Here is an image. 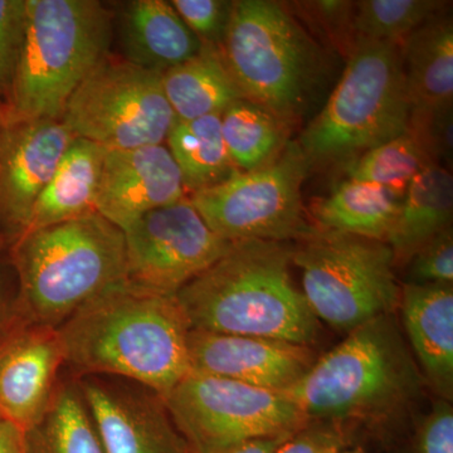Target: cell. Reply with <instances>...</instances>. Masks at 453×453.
I'll list each match as a JSON object with an SVG mask.
<instances>
[{"mask_svg": "<svg viewBox=\"0 0 453 453\" xmlns=\"http://www.w3.org/2000/svg\"><path fill=\"white\" fill-rule=\"evenodd\" d=\"M57 330L73 377L122 378L165 398L192 371L190 326L175 296L127 281L88 301Z\"/></svg>", "mask_w": 453, "mask_h": 453, "instance_id": "cell-1", "label": "cell"}, {"mask_svg": "<svg viewBox=\"0 0 453 453\" xmlns=\"http://www.w3.org/2000/svg\"><path fill=\"white\" fill-rule=\"evenodd\" d=\"M292 244L232 242L228 251L175 294L190 330L259 336L306 345L318 318L292 282Z\"/></svg>", "mask_w": 453, "mask_h": 453, "instance_id": "cell-2", "label": "cell"}, {"mask_svg": "<svg viewBox=\"0 0 453 453\" xmlns=\"http://www.w3.org/2000/svg\"><path fill=\"white\" fill-rule=\"evenodd\" d=\"M425 380L393 314L359 325L285 395L310 419L380 423L407 410Z\"/></svg>", "mask_w": 453, "mask_h": 453, "instance_id": "cell-3", "label": "cell"}, {"mask_svg": "<svg viewBox=\"0 0 453 453\" xmlns=\"http://www.w3.org/2000/svg\"><path fill=\"white\" fill-rule=\"evenodd\" d=\"M13 265L25 323L58 329L88 301L127 281L124 232L92 211L20 235Z\"/></svg>", "mask_w": 453, "mask_h": 453, "instance_id": "cell-4", "label": "cell"}, {"mask_svg": "<svg viewBox=\"0 0 453 453\" xmlns=\"http://www.w3.org/2000/svg\"><path fill=\"white\" fill-rule=\"evenodd\" d=\"M219 50L243 97L288 127L311 109L329 76L323 47L273 0L234 2Z\"/></svg>", "mask_w": 453, "mask_h": 453, "instance_id": "cell-5", "label": "cell"}, {"mask_svg": "<svg viewBox=\"0 0 453 453\" xmlns=\"http://www.w3.org/2000/svg\"><path fill=\"white\" fill-rule=\"evenodd\" d=\"M111 14L96 0H26L5 125L61 120L74 89L107 56Z\"/></svg>", "mask_w": 453, "mask_h": 453, "instance_id": "cell-6", "label": "cell"}, {"mask_svg": "<svg viewBox=\"0 0 453 453\" xmlns=\"http://www.w3.org/2000/svg\"><path fill=\"white\" fill-rule=\"evenodd\" d=\"M410 120L401 44L357 40L342 79L297 144L310 168L344 166L403 135Z\"/></svg>", "mask_w": 453, "mask_h": 453, "instance_id": "cell-7", "label": "cell"}, {"mask_svg": "<svg viewBox=\"0 0 453 453\" xmlns=\"http://www.w3.org/2000/svg\"><path fill=\"white\" fill-rule=\"evenodd\" d=\"M303 275V294L316 318L349 333L393 314L402 288L388 243L314 226L292 246Z\"/></svg>", "mask_w": 453, "mask_h": 453, "instance_id": "cell-8", "label": "cell"}, {"mask_svg": "<svg viewBox=\"0 0 453 453\" xmlns=\"http://www.w3.org/2000/svg\"><path fill=\"white\" fill-rule=\"evenodd\" d=\"M164 401L192 453H220L256 438L294 434L310 421L285 393L192 371Z\"/></svg>", "mask_w": 453, "mask_h": 453, "instance_id": "cell-9", "label": "cell"}, {"mask_svg": "<svg viewBox=\"0 0 453 453\" xmlns=\"http://www.w3.org/2000/svg\"><path fill=\"white\" fill-rule=\"evenodd\" d=\"M308 159L288 142L273 163L193 193L189 201L211 231L228 242H291L314 229L306 219L301 188Z\"/></svg>", "mask_w": 453, "mask_h": 453, "instance_id": "cell-10", "label": "cell"}, {"mask_svg": "<svg viewBox=\"0 0 453 453\" xmlns=\"http://www.w3.org/2000/svg\"><path fill=\"white\" fill-rule=\"evenodd\" d=\"M163 73L106 56L74 89L61 120L106 150L162 145L175 121Z\"/></svg>", "mask_w": 453, "mask_h": 453, "instance_id": "cell-11", "label": "cell"}, {"mask_svg": "<svg viewBox=\"0 0 453 453\" xmlns=\"http://www.w3.org/2000/svg\"><path fill=\"white\" fill-rule=\"evenodd\" d=\"M127 281L175 296L231 247L203 220L189 198L149 211L124 229Z\"/></svg>", "mask_w": 453, "mask_h": 453, "instance_id": "cell-12", "label": "cell"}, {"mask_svg": "<svg viewBox=\"0 0 453 453\" xmlns=\"http://www.w3.org/2000/svg\"><path fill=\"white\" fill-rule=\"evenodd\" d=\"M76 378L105 453H192L154 390L106 375Z\"/></svg>", "mask_w": 453, "mask_h": 453, "instance_id": "cell-13", "label": "cell"}, {"mask_svg": "<svg viewBox=\"0 0 453 453\" xmlns=\"http://www.w3.org/2000/svg\"><path fill=\"white\" fill-rule=\"evenodd\" d=\"M74 138L64 121L50 119L5 125L0 133V220L17 240Z\"/></svg>", "mask_w": 453, "mask_h": 453, "instance_id": "cell-14", "label": "cell"}, {"mask_svg": "<svg viewBox=\"0 0 453 453\" xmlns=\"http://www.w3.org/2000/svg\"><path fill=\"white\" fill-rule=\"evenodd\" d=\"M188 353L192 372L282 393L315 363L314 354L306 345L202 330L188 334Z\"/></svg>", "mask_w": 453, "mask_h": 453, "instance_id": "cell-15", "label": "cell"}, {"mask_svg": "<svg viewBox=\"0 0 453 453\" xmlns=\"http://www.w3.org/2000/svg\"><path fill=\"white\" fill-rule=\"evenodd\" d=\"M65 366L58 330L23 325L0 344V416L23 432L46 412Z\"/></svg>", "mask_w": 453, "mask_h": 453, "instance_id": "cell-16", "label": "cell"}, {"mask_svg": "<svg viewBox=\"0 0 453 453\" xmlns=\"http://www.w3.org/2000/svg\"><path fill=\"white\" fill-rule=\"evenodd\" d=\"M184 198L180 170L166 146L105 151L96 211L121 231L149 211Z\"/></svg>", "mask_w": 453, "mask_h": 453, "instance_id": "cell-17", "label": "cell"}, {"mask_svg": "<svg viewBox=\"0 0 453 453\" xmlns=\"http://www.w3.org/2000/svg\"><path fill=\"white\" fill-rule=\"evenodd\" d=\"M402 318L411 351L425 384L440 399L453 398L452 285H411L402 288Z\"/></svg>", "mask_w": 453, "mask_h": 453, "instance_id": "cell-18", "label": "cell"}, {"mask_svg": "<svg viewBox=\"0 0 453 453\" xmlns=\"http://www.w3.org/2000/svg\"><path fill=\"white\" fill-rule=\"evenodd\" d=\"M405 85L411 104L410 124L452 111L453 23L438 14L401 44Z\"/></svg>", "mask_w": 453, "mask_h": 453, "instance_id": "cell-19", "label": "cell"}, {"mask_svg": "<svg viewBox=\"0 0 453 453\" xmlns=\"http://www.w3.org/2000/svg\"><path fill=\"white\" fill-rule=\"evenodd\" d=\"M120 41L124 59L160 73L183 64L203 49L199 38L165 0L125 3Z\"/></svg>", "mask_w": 453, "mask_h": 453, "instance_id": "cell-20", "label": "cell"}, {"mask_svg": "<svg viewBox=\"0 0 453 453\" xmlns=\"http://www.w3.org/2000/svg\"><path fill=\"white\" fill-rule=\"evenodd\" d=\"M453 179L449 170L432 163L414 177L387 243L395 266H403L414 253L441 232L451 228Z\"/></svg>", "mask_w": 453, "mask_h": 453, "instance_id": "cell-21", "label": "cell"}, {"mask_svg": "<svg viewBox=\"0 0 453 453\" xmlns=\"http://www.w3.org/2000/svg\"><path fill=\"white\" fill-rule=\"evenodd\" d=\"M105 151L88 140H73L33 208L26 234L96 211Z\"/></svg>", "mask_w": 453, "mask_h": 453, "instance_id": "cell-22", "label": "cell"}, {"mask_svg": "<svg viewBox=\"0 0 453 453\" xmlns=\"http://www.w3.org/2000/svg\"><path fill=\"white\" fill-rule=\"evenodd\" d=\"M164 94L175 118L193 120L222 115L243 95L237 88L219 49L205 46L198 55L165 71Z\"/></svg>", "mask_w": 453, "mask_h": 453, "instance_id": "cell-23", "label": "cell"}, {"mask_svg": "<svg viewBox=\"0 0 453 453\" xmlns=\"http://www.w3.org/2000/svg\"><path fill=\"white\" fill-rule=\"evenodd\" d=\"M402 201L375 184L344 180L315 203L312 213L320 228L387 243Z\"/></svg>", "mask_w": 453, "mask_h": 453, "instance_id": "cell-24", "label": "cell"}, {"mask_svg": "<svg viewBox=\"0 0 453 453\" xmlns=\"http://www.w3.org/2000/svg\"><path fill=\"white\" fill-rule=\"evenodd\" d=\"M26 453H105L76 377L59 380L40 421L25 432Z\"/></svg>", "mask_w": 453, "mask_h": 453, "instance_id": "cell-25", "label": "cell"}, {"mask_svg": "<svg viewBox=\"0 0 453 453\" xmlns=\"http://www.w3.org/2000/svg\"><path fill=\"white\" fill-rule=\"evenodd\" d=\"M166 142L180 170L184 190L192 195L240 172L226 150L219 115L193 120L175 119Z\"/></svg>", "mask_w": 453, "mask_h": 453, "instance_id": "cell-26", "label": "cell"}, {"mask_svg": "<svg viewBox=\"0 0 453 453\" xmlns=\"http://www.w3.org/2000/svg\"><path fill=\"white\" fill-rule=\"evenodd\" d=\"M220 127L229 157L240 172L264 168L288 144V125L246 98L220 115Z\"/></svg>", "mask_w": 453, "mask_h": 453, "instance_id": "cell-27", "label": "cell"}, {"mask_svg": "<svg viewBox=\"0 0 453 453\" xmlns=\"http://www.w3.org/2000/svg\"><path fill=\"white\" fill-rule=\"evenodd\" d=\"M434 163L411 131L342 166L347 180L375 184L403 199L414 177Z\"/></svg>", "mask_w": 453, "mask_h": 453, "instance_id": "cell-28", "label": "cell"}, {"mask_svg": "<svg viewBox=\"0 0 453 453\" xmlns=\"http://www.w3.org/2000/svg\"><path fill=\"white\" fill-rule=\"evenodd\" d=\"M447 2L438 0H362L354 2L351 33L354 41L402 42L432 18Z\"/></svg>", "mask_w": 453, "mask_h": 453, "instance_id": "cell-29", "label": "cell"}, {"mask_svg": "<svg viewBox=\"0 0 453 453\" xmlns=\"http://www.w3.org/2000/svg\"><path fill=\"white\" fill-rule=\"evenodd\" d=\"M179 17L183 19L205 46L219 49L231 19L234 2L226 0H173Z\"/></svg>", "mask_w": 453, "mask_h": 453, "instance_id": "cell-30", "label": "cell"}, {"mask_svg": "<svg viewBox=\"0 0 453 453\" xmlns=\"http://www.w3.org/2000/svg\"><path fill=\"white\" fill-rule=\"evenodd\" d=\"M407 265V283L411 285H452V226L432 238L414 253Z\"/></svg>", "mask_w": 453, "mask_h": 453, "instance_id": "cell-31", "label": "cell"}, {"mask_svg": "<svg viewBox=\"0 0 453 453\" xmlns=\"http://www.w3.org/2000/svg\"><path fill=\"white\" fill-rule=\"evenodd\" d=\"M26 0H0V95L11 94L22 50Z\"/></svg>", "mask_w": 453, "mask_h": 453, "instance_id": "cell-32", "label": "cell"}, {"mask_svg": "<svg viewBox=\"0 0 453 453\" xmlns=\"http://www.w3.org/2000/svg\"><path fill=\"white\" fill-rule=\"evenodd\" d=\"M303 14L318 25L325 37L329 38L339 50L349 53L354 43L351 33V16L354 2H336V0H319V2L297 3Z\"/></svg>", "mask_w": 453, "mask_h": 453, "instance_id": "cell-33", "label": "cell"}, {"mask_svg": "<svg viewBox=\"0 0 453 453\" xmlns=\"http://www.w3.org/2000/svg\"><path fill=\"white\" fill-rule=\"evenodd\" d=\"M408 453H453V410L438 399L414 434Z\"/></svg>", "mask_w": 453, "mask_h": 453, "instance_id": "cell-34", "label": "cell"}, {"mask_svg": "<svg viewBox=\"0 0 453 453\" xmlns=\"http://www.w3.org/2000/svg\"><path fill=\"white\" fill-rule=\"evenodd\" d=\"M347 445V434L338 423L310 419L285 441L275 453H338Z\"/></svg>", "mask_w": 453, "mask_h": 453, "instance_id": "cell-35", "label": "cell"}, {"mask_svg": "<svg viewBox=\"0 0 453 453\" xmlns=\"http://www.w3.org/2000/svg\"><path fill=\"white\" fill-rule=\"evenodd\" d=\"M23 325L27 324L20 309L18 280L12 282L0 268V344Z\"/></svg>", "mask_w": 453, "mask_h": 453, "instance_id": "cell-36", "label": "cell"}, {"mask_svg": "<svg viewBox=\"0 0 453 453\" xmlns=\"http://www.w3.org/2000/svg\"><path fill=\"white\" fill-rule=\"evenodd\" d=\"M291 436L292 434H281V436L256 438L220 453H275L279 447Z\"/></svg>", "mask_w": 453, "mask_h": 453, "instance_id": "cell-37", "label": "cell"}, {"mask_svg": "<svg viewBox=\"0 0 453 453\" xmlns=\"http://www.w3.org/2000/svg\"><path fill=\"white\" fill-rule=\"evenodd\" d=\"M25 432L13 423L0 419V453H25Z\"/></svg>", "mask_w": 453, "mask_h": 453, "instance_id": "cell-38", "label": "cell"}, {"mask_svg": "<svg viewBox=\"0 0 453 453\" xmlns=\"http://www.w3.org/2000/svg\"><path fill=\"white\" fill-rule=\"evenodd\" d=\"M5 127L4 122V112H3L2 106H0V133H2L3 129Z\"/></svg>", "mask_w": 453, "mask_h": 453, "instance_id": "cell-39", "label": "cell"}, {"mask_svg": "<svg viewBox=\"0 0 453 453\" xmlns=\"http://www.w3.org/2000/svg\"><path fill=\"white\" fill-rule=\"evenodd\" d=\"M338 453H356V452H338Z\"/></svg>", "mask_w": 453, "mask_h": 453, "instance_id": "cell-40", "label": "cell"}, {"mask_svg": "<svg viewBox=\"0 0 453 453\" xmlns=\"http://www.w3.org/2000/svg\"><path fill=\"white\" fill-rule=\"evenodd\" d=\"M0 419H2V416H0Z\"/></svg>", "mask_w": 453, "mask_h": 453, "instance_id": "cell-41", "label": "cell"}, {"mask_svg": "<svg viewBox=\"0 0 453 453\" xmlns=\"http://www.w3.org/2000/svg\"><path fill=\"white\" fill-rule=\"evenodd\" d=\"M25 453H26V451H25Z\"/></svg>", "mask_w": 453, "mask_h": 453, "instance_id": "cell-42", "label": "cell"}]
</instances>
